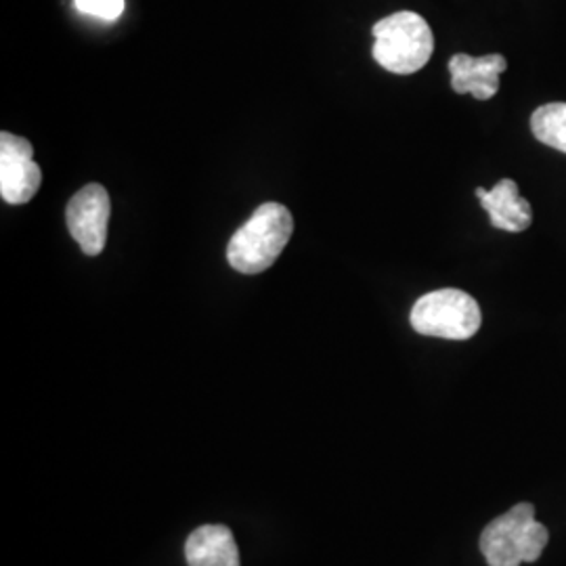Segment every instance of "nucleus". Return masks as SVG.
<instances>
[{"label":"nucleus","mask_w":566,"mask_h":566,"mask_svg":"<svg viewBox=\"0 0 566 566\" xmlns=\"http://www.w3.org/2000/svg\"><path fill=\"white\" fill-rule=\"evenodd\" d=\"M506 57L500 53L483 57H470L464 53H458L449 61L451 88L458 95L470 93L474 99L486 102L497 95L500 76L506 72Z\"/></svg>","instance_id":"7"},{"label":"nucleus","mask_w":566,"mask_h":566,"mask_svg":"<svg viewBox=\"0 0 566 566\" xmlns=\"http://www.w3.org/2000/svg\"><path fill=\"white\" fill-rule=\"evenodd\" d=\"M294 233L290 210L277 202H266L233 233L227 261L243 275H259L280 259Z\"/></svg>","instance_id":"1"},{"label":"nucleus","mask_w":566,"mask_h":566,"mask_svg":"<svg viewBox=\"0 0 566 566\" xmlns=\"http://www.w3.org/2000/svg\"><path fill=\"white\" fill-rule=\"evenodd\" d=\"M549 542V531L535 518V506L521 502L483 528L479 547L489 566L537 563Z\"/></svg>","instance_id":"2"},{"label":"nucleus","mask_w":566,"mask_h":566,"mask_svg":"<svg viewBox=\"0 0 566 566\" xmlns=\"http://www.w3.org/2000/svg\"><path fill=\"white\" fill-rule=\"evenodd\" d=\"M531 130L535 139L566 154V103H547L533 112Z\"/></svg>","instance_id":"10"},{"label":"nucleus","mask_w":566,"mask_h":566,"mask_svg":"<svg viewBox=\"0 0 566 566\" xmlns=\"http://www.w3.org/2000/svg\"><path fill=\"white\" fill-rule=\"evenodd\" d=\"M32 143L11 133L0 135V196L7 203H28L41 189L42 170Z\"/></svg>","instance_id":"6"},{"label":"nucleus","mask_w":566,"mask_h":566,"mask_svg":"<svg viewBox=\"0 0 566 566\" xmlns=\"http://www.w3.org/2000/svg\"><path fill=\"white\" fill-rule=\"evenodd\" d=\"M185 560L187 566H242L235 537L224 525L196 528L187 537Z\"/></svg>","instance_id":"9"},{"label":"nucleus","mask_w":566,"mask_h":566,"mask_svg":"<svg viewBox=\"0 0 566 566\" xmlns=\"http://www.w3.org/2000/svg\"><path fill=\"white\" fill-rule=\"evenodd\" d=\"M409 322L422 336L468 340L481 329L483 313L470 294L462 290L446 287L424 294L413 304Z\"/></svg>","instance_id":"4"},{"label":"nucleus","mask_w":566,"mask_h":566,"mask_svg":"<svg viewBox=\"0 0 566 566\" xmlns=\"http://www.w3.org/2000/svg\"><path fill=\"white\" fill-rule=\"evenodd\" d=\"M374 60L390 74H416L434 51V36L428 21L413 11H399L374 25Z\"/></svg>","instance_id":"3"},{"label":"nucleus","mask_w":566,"mask_h":566,"mask_svg":"<svg viewBox=\"0 0 566 566\" xmlns=\"http://www.w3.org/2000/svg\"><path fill=\"white\" fill-rule=\"evenodd\" d=\"M112 202L105 187L91 182L70 200L65 208V223L70 235L81 245L86 256H99L107 242V224Z\"/></svg>","instance_id":"5"},{"label":"nucleus","mask_w":566,"mask_h":566,"mask_svg":"<svg viewBox=\"0 0 566 566\" xmlns=\"http://www.w3.org/2000/svg\"><path fill=\"white\" fill-rule=\"evenodd\" d=\"M76 9L99 20L114 21L124 13V0H74Z\"/></svg>","instance_id":"11"},{"label":"nucleus","mask_w":566,"mask_h":566,"mask_svg":"<svg viewBox=\"0 0 566 566\" xmlns=\"http://www.w3.org/2000/svg\"><path fill=\"white\" fill-rule=\"evenodd\" d=\"M476 198L483 203L495 229H502L507 233H521L533 223L531 203L521 198L518 185L512 179H502L491 191L479 187Z\"/></svg>","instance_id":"8"}]
</instances>
